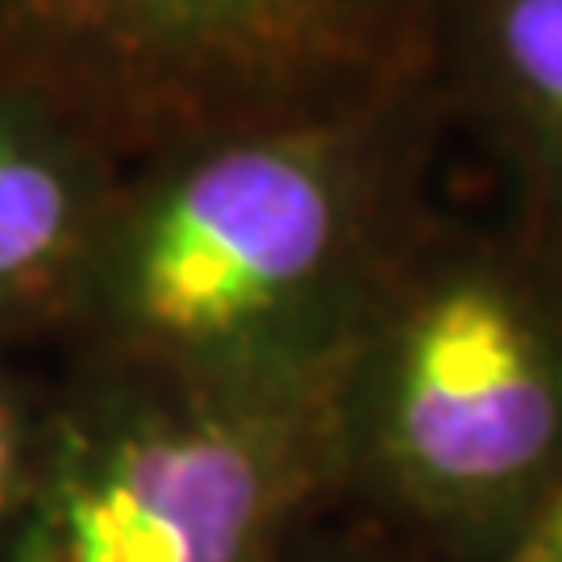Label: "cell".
<instances>
[{
	"label": "cell",
	"mask_w": 562,
	"mask_h": 562,
	"mask_svg": "<svg viewBox=\"0 0 562 562\" xmlns=\"http://www.w3.org/2000/svg\"><path fill=\"white\" fill-rule=\"evenodd\" d=\"M9 483H13V429H9L4 404H0V508L9 501Z\"/></svg>",
	"instance_id": "8"
},
{
	"label": "cell",
	"mask_w": 562,
	"mask_h": 562,
	"mask_svg": "<svg viewBox=\"0 0 562 562\" xmlns=\"http://www.w3.org/2000/svg\"><path fill=\"white\" fill-rule=\"evenodd\" d=\"M317 504L322 387L222 383L76 446L25 562H271Z\"/></svg>",
	"instance_id": "2"
},
{
	"label": "cell",
	"mask_w": 562,
	"mask_h": 562,
	"mask_svg": "<svg viewBox=\"0 0 562 562\" xmlns=\"http://www.w3.org/2000/svg\"><path fill=\"white\" fill-rule=\"evenodd\" d=\"M501 50L525 97L562 130V0H508Z\"/></svg>",
	"instance_id": "5"
},
{
	"label": "cell",
	"mask_w": 562,
	"mask_h": 562,
	"mask_svg": "<svg viewBox=\"0 0 562 562\" xmlns=\"http://www.w3.org/2000/svg\"><path fill=\"white\" fill-rule=\"evenodd\" d=\"M508 562H562V480L542 508L538 525L529 529V538L517 546V554Z\"/></svg>",
	"instance_id": "7"
},
{
	"label": "cell",
	"mask_w": 562,
	"mask_h": 562,
	"mask_svg": "<svg viewBox=\"0 0 562 562\" xmlns=\"http://www.w3.org/2000/svg\"><path fill=\"white\" fill-rule=\"evenodd\" d=\"M329 504L425 562H508L562 480V313L446 276L355 322L322 387Z\"/></svg>",
	"instance_id": "1"
},
{
	"label": "cell",
	"mask_w": 562,
	"mask_h": 562,
	"mask_svg": "<svg viewBox=\"0 0 562 562\" xmlns=\"http://www.w3.org/2000/svg\"><path fill=\"white\" fill-rule=\"evenodd\" d=\"M338 196L292 146L204 162L159 209L125 304L155 346L222 359L238 383L322 387L355 313L334 296Z\"/></svg>",
	"instance_id": "3"
},
{
	"label": "cell",
	"mask_w": 562,
	"mask_h": 562,
	"mask_svg": "<svg viewBox=\"0 0 562 562\" xmlns=\"http://www.w3.org/2000/svg\"><path fill=\"white\" fill-rule=\"evenodd\" d=\"M71 196L55 167L0 142V283L38 271L67 238Z\"/></svg>",
	"instance_id": "4"
},
{
	"label": "cell",
	"mask_w": 562,
	"mask_h": 562,
	"mask_svg": "<svg viewBox=\"0 0 562 562\" xmlns=\"http://www.w3.org/2000/svg\"><path fill=\"white\" fill-rule=\"evenodd\" d=\"M271 562H425L401 542L383 538L380 529H371L359 517L346 521H308L280 546V554Z\"/></svg>",
	"instance_id": "6"
}]
</instances>
